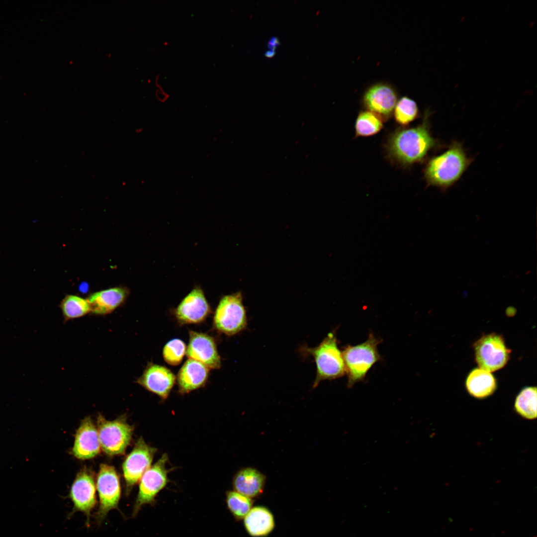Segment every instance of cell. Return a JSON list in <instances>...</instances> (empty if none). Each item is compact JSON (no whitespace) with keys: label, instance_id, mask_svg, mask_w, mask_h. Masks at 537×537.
Instances as JSON below:
<instances>
[{"label":"cell","instance_id":"cell-24","mask_svg":"<svg viewBox=\"0 0 537 537\" xmlns=\"http://www.w3.org/2000/svg\"><path fill=\"white\" fill-rule=\"evenodd\" d=\"M383 119L368 110L360 112L356 119L355 130L358 136L367 137L376 134L383 127Z\"/></svg>","mask_w":537,"mask_h":537},{"label":"cell","instance_id":"cell-14","mask_svg":"<svg viewBox=\"0 0 537 537\" xmlns=\"http://www.w3.org/2000/svg\"><path fill=\"white\" fill-rule=\"evenodd\" d=\"M188 334L185 354L188 358L202 363L210 369L220 368L221 358L214 338L207 334L192 330H189Z\"/></svg>","mask_w":537,"mask_h":537},{"label":"cell","instance_id":"cell-21","mask_svg":"<svg viewBox=\"0 0 537 537\" xmlns=\"http://www.w3.org/2000/svg\"><path fill=\"white\" fill-rule=\"evenodd\" d=\"M465 385L470 395L477 399L490 396L497 388L494 376L490 372L480 368H475L469 373Z\"/></svg>","mask_w":537,"mask_h":537},{"label":"cell","instance_id":"cell-8","mask_svg":"<svg viewBox=\"0 0 537 537\" xmlns=\"http://www.w3.org/2000/svg\"><path fill=\"white\" fill-rule=\"evenodd\" d=\"M99 504L95 514L100 524L112 510L117 509L121 497V487L117 473L113 466L101 464L96 479Z\"/></svg>","mask_w":537,"mask_h":537},{"label":"cell","instance_id":"cell-16","mask_svg":"<svg viewBox=\"0 0 537 537\" xmlns=\"http://www.w3.org/2000/svg\"><path fill=\"white\" fill-rule=\"evenodd\" d=\"M100 447L97 429L90 417L85 418L76 432L73 455L80 459L91 458L99 453Z\"/></svg>","mask_w":537,"mask_h":537},{"label":"cell","instance_id":"cell-19","mask_svg":"<svg viewBox=\"0 0 537 537\" xmlns=\"http://www.w3.org/2000/svg\"><path fill=\"white\" fill-rule=\"evenodd\" d=\"M266 479V476L257 469L246 467L236 474L233 486L234 491L252 499L263 493Z\"/></svg>","mask_w":537,"mask_h":537},{"label":"cell","instance_id":"cell-15","mask_svg":"<svg viewBox=\"0 0 537 537\" xmlns=\"http://www.w3.org/2000/svg\"><path fill=\"white\" fill-rule=\"evenodd\" d=\"M176 381V376L170 369L149 362L136 383L165 400L169 397Z\"/></svg>","mask_w":537,"mask_h":537},{"label":"cell","instance_id":"cell-27","mask_svg":"<svg viewBox=\"0 0 537 537\" xmlns=\"http://www.w3.org/2000/svg\"><path fill=\"white\" fill-rule=\"evenodd\" d=\"M186 346L184 342L178 338L168 341L163 350L164 360L169 364L177 366L179 364L186 354Z\"/></svg>","mask_w":537,"mask_h":537},{"label":"cell","instance_id":"cell-6","mask_svg":"<svg viewBox=\"0 0 537 537\" xmlns=\"http://www.w3.org/2000/svg\"><path fill=\"white\" fill-rule=\"evenodd\" d=\"M133 428L124 418L106 420L102 416L97 418V432L100 446L109 455L123 453L129 445Z\"/></svg>","mask_w":537,"mask_h":537},{"label":"cell","instance_id":"cell-17","mask_svg":"<svg viewBox=\"0 0 537 537\" xmlns=\"http://www.w3.org/2000/svg\"><path fill=\"white\" fill-rule=\"evenodd\" d=\"M129 293V289L124 286L112 287L92 293L87 298L90 313L99 316L109 314L125 302Z\"/></svg>","mask_w":537,"mask_h":537},{"label":"cell","instance_id":"cell-28","mask_svg":"<svg viewBox=\"0 0 537 537\" xmlns=\"http://www.w3.org/2000/svg\"><path fill=\"white\" fill-rule=\"evenodd\" d=\"M279 44V42L277 38L276 37H272L268 41V47L269 50H274Z\"/></svg>","mask_w":537,"mask_h":537},{"label":"cell","instance_id":"cell-12","mask_svg":"<svg viewBox=\"0 0 537 537\" xmlns=\"http://www.w3.org/2000/svg\"><path fill=\"white\" fill-rule=\"evenodd\" d=\"M398 93L391 84L380 82L372 85L364 92L362 102L367 110L383 119L392 114L398 101Z\"/></svg>","mask_w":537,"mask_h":537},{"label":"cell","instance_id":"cell-4","mask_svg":"<svg viewBox=\"0 0 537 537\" xmlns=\"http://www.w3.org/2000/svg\"><path fill=\"white\" fill-rule=\"evenodd\" d=\"M381 342V339L370 333L365 342L344 347L342 354L348 387L363 381L373 365L381 360L377 349Z\"/></svg>","mask_w":537,"mask_h":537},{"label":"cell","instance_id":"cell-7","mask_svg":"<svg viewBox=\"0 0 537 537\" xmlns=\"http://www.w3.org/2000/svg\"><path fill=\"white\" fill-rule=\"evenodd\" d=\"M473 347L479 368L490 372L504 367L509 359L511 351L500 335L493 333L484 335Z\"/></svg>","mask_w":537,"mask_h":537},{"label":"cell","instance_id":"cell-25","mask_svg":"<svg viewBox=\"0 0 537 537\" xmlns=\"http://www.w3.org/2000/svg\"><path fill=\"white\" fill-rule=\"evenodd\" d=\"M226 503L230 512L237 521L243 519L253 507V500L235 491L226 493Z\"/></svg>","mask_w":537,"mask_h":537},{"label":"cell","instance_id":"cell-30","mask_svg":"<svg viewBox=\"0 0 537 537\" xmlns=\"http://www.w3.org/2000/svg\"><path fill=\"white\" fill-rule=\"evenodd\" d=\"M142 131H143V128H139L136 129V130H135L136 132L137 133H140Z\"/></svg>","mask_w":537,"mask_h":537},{"label":"cell","instance_id":"cell-1","mask_svg":"<svg viewBox=\"0 0 537 537\" xmlns=\"http://www.w3.org/2000/svg\"><path fill=\"white\" fill-rule=\"evenodd\" d=\"M424 115L420 125L398 130L390 136L386 151L391 159L402 165H411L423 160L435 146L436 141L428 127V111Z\"/></svg>","mask_w":537,"mask_h":537},{"label":"cell","instance_id":"cell-13","mask_svg":"<svg viewBox=\"0 0 537 537\" xmlns=\"http://www.w3.org/2000/svg\"><path fill=\"white\" fill-rule=\"evenodd\" d=\"M95 485L92 474L88 470H81L74 481L69 497L73 504L72 514L84 513L89 525L90 513L96 503Z\"/></svg>","mask_w":537,"mask_h":537},{"label":"cell","instance_id":"cell-26","mask_svg":"<svg viewBox=\"0 0 537 537\" xmlns=\"http://www.w3.org/2000/svg\"><path fill=\"white\" fill-rule=\"evenodd\" d=\"M393 111L397 123L406 126L417 117L419 109L413 99L404 96L398 100Z\"/></svg>","mask_w":537,"mask_h":537},{"label":"cell","instance_id":"cell-9","mask_svg":"<svg viewBox=\"0 0 537 537\" xmlns=\"http://www.w3.org/2000/svg\"><path fill=\"white\" fill-rule=\"evenodd\" d=\"M168 460L167 454L164 453L142 476L133 507V517L137 515L144 505L153 503L157 494L166 486L168 482V470L166 467Z\"/></svg>","mask_w":537,"mask_h":537},{"label":"cell","instance_id":"cell-3","mask_svg":"<svg viewBox=\"0 0 537 537\" xmlns=\"http://www.w3.org/2000/svg\"><path fill=\"white\" fill-rule=\"evenodd\" d=\"M301 350L304 354L311 356L316 364L313 388L322 381L339 378L346 374L342 351L339 348L334 331L328 333L318 346L314 348L304 346Z\"/></svg>","mask_w":537,"mask_h":537},{"label":"cell","instance_id":"cell-20","mask_svg":"<svg viewBox=\"0 0 537 537\" xmlns=\"http://www.w3.org/2000/svg\"><path fill=\"white\" fill-rule=\"evenodd\" d=\"M247 533L253 537H264L273 530L275 522L271 512L263 506L253 507L244 518Z\"/></svg>","mask_w":537,"mask_h":537},{"label":"cell","instance_id":"cell-22","mask_svg":"<svg viewBox=\"0 0 537 537\" xmlns=\"http://www.w3.org/2000/svg\"><path fill=\"white\" fill-rule=\"evenodd\" d=\"M64 322L82 317L90 313V307L87 299L79 296L68 294L60 304Z\"/></svg>","mask_w":537,"mask_h":537},{"label":"cell","instance_id":"cell-2","mask_svg":"<svg viewBox=\"0 0 537 537\" xmlns=\"http://www.w3.org/2000/svg\"><path fill=\"white\" fill-rule=\"evenodd\" d=\"M469 164L461 144L454 143L446 152L429 161L424 175L429 184L448 187L460 179Z\"/></svg>","mask_w":537,"mask_h":537},{"label":"cell","instance_id":"cell-23","mask_svg":"<svg viewBox=\"0 0 537 537\" xmlns=\"http://www.w3.org/2000/svg\"><path fill=\"white\" fill-rule=\"evenodd\" d=\"M537 402L536 387H526L516 397L514 409L522 418L528 420L535 419L537 415Z\"/></svg>","mask_w":537,"mask_h":537},{"label":"cell","instance_id":"cell-5","mask_svg":"<svg viewBox=\"0 0 537 537\" xmlns=\"http://www.w3.org/2000/svg\"><path fill=\"white\" fill-rule=\"evenodd\" d=\"M213 325L218 332L228 336L235 335L246 328V310L241 292L221 298L213 315Z\"/></svg>","mask_w":537,"mask_h":537},{"label":"cell","instance_id":"cell-18","mask_svg":"<svg viewBox=\"0 0 537 537\" xmlns=\"http://www.w3.org/2000/svg\"><path fill=\"white\" fill-rule=\"evenodd\" d=\"M209 370L202 363L188 358L176 376L179 392L184 394L203 386L208 380Z\"/></svg>","mask_w":537,"mask_h":537},{"label":"cell","instance_id":"cell-11","mask_svg":"<svg viewBox=\"0 0 537 537\" xmlns=\"http://www.w3.org/2000/svg\"><path fill=\"white\" fill-rule=\"evenodd\" d=\"M211 309L203 290L194 287L174 310V314L180 325L199 324L210 315Z\"/></svg>","mask_w":537,"mask_h":537},{"label":"cell","instance_id":"cell-10","mask_svg":"<svg viewBox=\"0 0 537 537\" xmlns=\"http://www.w3.org/2000/svg\"><path fill=\"white\" fill-rule=\"evenodd\" d=\"M156 451V448L149 446L142 438L138 440L123 463L126 493H129L151 466Z\"/></svg>","mask_w":537,"mask_h":537},{"label":"cell","instance_id":"cell-29","mask_svg":"<svg viewBox=\"0 0 537 537\" xmlns=\"http://www.w3.org/2000/svg\"><path fill=\"white\" fill-rule=\"evenodd\" d=\"M274 54H275V50H269L268 51H266L265 53V56H266L267 57H268V58H270V57H271L273 56L274 55Z\"/></svg>","mask_w":537,"mask_h":537}]
</instances>
